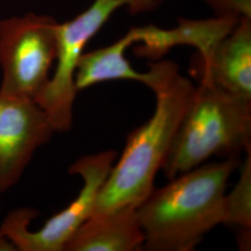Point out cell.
<instances>
[{"instance_id":"cell-10","label":"cell","mask_w":251,"mask_h":251,"mask_svg":"<svg viewBox=\"0 0 251 251\" xmlns=\"http://www.w3.org/2000/svg\"><path fill=\"white\" fill-rule=\"evenodd\" d=\"M241 19L230 16H215L206 20L180 19L172 29L154 25L139 27L140 42L137 53L159 58L176 46H192L198 50V59L206 60L215 46L227 36Z\"/></svg>"},{"instance_id":"cell-6","label":"cell","mask_w":251,"mask_h":251,"mask_svg":"<svg viewBox=\"0 0 251 251\" xmlns=\"http://www.w3.org/2000/svg\"><path fill=\"white\" fill-rule=\"evenodd\" d=\"M134 0H95L76 17L58 24L56 68L36 101L45 111L55 131H67L73 124V109L77 90L75 74L84 49L122 7H132Z\"/></svg>"},{"instance_id":"cell-16","label":"cell","mask_w":251,"mask_h":251,"mask_svg":"<svg viewBox=\"0 0 251 251\" xmlns=\"http://www.w3.org/2000/svg\"><path fill=\"white\" fill-rule=\"evenodd\" d=\"M2 194H3V192L1 191V188H0V201H1V195H2Z\"/></svg>"},{"instance_id":"cell-5","label":"cell","mask_w":251,"mask_h":251,"mask_svg":"<svg viewBox=\"0 0 251 251\" xmlns=\"http://www.w3.org/2000/svg\"><path fill=\"white\" fill-rule=\"evenodd\" d=\"M58 24L35 13L0 21V94L36 101L56 61Z\"/></svg>"},{"instance_id":"cell-7","label":"cell","mask_w":251,"mask_h":251,"mask_svg":"<svg viewBox=\"0 0 251 251\" xmlns=\"http://www.w3.org/2000/svg\"><path fill=\"white\" fill-rule=\"evenodd\" d=\"M55 132L45 111L34 100L0 94V188L17 184L36 150Z\"/></svg>"},{"instance_id":"cell-9","label":"cell","mask_w":251,"mask_h":251,"mask_svg":"<svg viewBox=\"0 0 251 251\" xmlns=\"http://www.w3.org/2000/svg\"><path fill=\"white\" fill-rule=\"evenodd\" d=\"M144 241L137 206H119L93 213L73 234L64 251H141Z\"/></svg>"},{"instance_id":"cell-14","label":"cell","mask_w":251,"mask_h":251,"mask_svg":"<svg viewBox=\"0 0 251 251\" xmlns=\"http://www.w3.org/2000/svg\"><path fill=\"white\" fill-rule=\"evenodd\" d=\"M166 0H135L134 9L132 13L150 11L159 7Z\"/></svg>"},{"instance_id":"cell-2","label":"cell","mask_w":251,"mask_h":251,"mask_svg":"<svg viewBox=\"0 0 251 251\" xmlns=\"http://www.w3.org/2000/svg\"><path fill=\"white\" fill-rule=\"evenodd\" d=\"M237 158L199 166L153 189L137 206L144 249L191 251L204 234L225 223V189Z\"/></svg>"},{"instance_id":"cell-13","label":"cell","mask_w":251,"mask_h":251,"mask_svg":"<svg viewBox=\"0 0 251 251\" xmlns=\"http://www.w3.org/2000/svg\"><path fill=\"white\" fill-rule=\"evenodd\" d=\"M216 16L251 19V0H203Z\"/></svg>"},{"instance_id":"cell-15","label":"cell","mask_w":251,"mask_h":251,"mask_svg":"<svg viewBox=\"0 0 251 251\" xmlns=\"http://www.w3.org/2000/svg\"><path fill=\"white\" fill-rule=\"evenodd\" d=\"M0 251H17L14 244L9 237L0 231Z\"/></svg>"},{"instance_id":"cell-11","label":"cell","mask_w":251,"mask_h":251,"mask_svg":"<svg viewBox=\"0 0 251 251\" xmlns=\"http://www.w3.org/2000/svg\"><path fill=\"white\" fill-rule=\"evenodd\" d=\"M140 42L139 27L132 28L112 45L82 54L75 74L77 91L109 80L139 81L144 84L146 72L136 71L126 58V50Z\"/></svg>"},{"instance_id":"cell-8","label":"cell","mask_w":251,"mask_h":251,"mask_svg":"<svg viewBox=\"0 0 251 251\" xmlns=\"http://www.w3.org/2000/svg\"><path fill=\"white\" fill-rule=\"evenodd\" d=\"M195 66L198 79L251 100V19L243 18Z\"/></svg>"},{"instance_id":"cell-4","label":"cell","mask_w":251,"mask_h":251,"mask_svg":"<svg viewBox=\"0 0 251 251\" xmlns=\"http://www.w3.org/2000/svg\"><path fill=\"white\" fill-rule=\"evenodd\" d=\"M114 150L85 155L69 168L70 174L83 179L76 198L62 211L49 219L39 230L30 231L29 225L39 214L38 210L21 207L10 211L0 231L6 234L17 251H64L66 243L93 214L100 191L117 159Z\"/></svg>"},{"instance_id":"cell-1","label":"cell","mask_w":251,"mask_h":251,"mask_svg":"<svg viewBox=\"0 0 251 251\" xmlns=\"http://www.w3.org/2000/svg\"><path fill=\"white\" fill-rule=\"evenodd\" d=\"M144 82L156 99L152 117L127 136L121 157L100 191L94 212L124 206H139L154 189L172 141L194 96L196 86L170 60L148 64Z\"/></svg>"},{"instance_id":"cell-12","label":"cell","mask_w":251,"mask_h":251,"mask_svg":"<svg viewBox=\"0 0 251 251\" xmlns=\"http://www.w3.org/2000/svg\"><path fill=\"white\" fill-rule=\"evenodd\" d=\"M225 225L238 226L251 233V152L242 165L240 178L229 195H225Z\"/></svg>"},{"instance_id":"cell-3","label":"cell","mask_w":251,"mask_h":251,"mask_svg":"<svg viewBox=\"0 0 251 251\" xmlns=\"http://www.w3.org/2000/svg\"><path fill=\"white\" fill-rule=\"evenodd\" d=\"M251 151V100L200 82L162 165L169 179L213 155L237 158Z\"/></svg>"}]
</instances>
